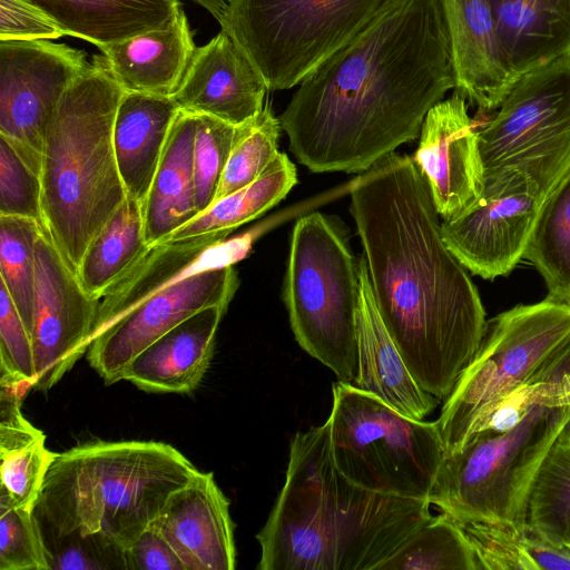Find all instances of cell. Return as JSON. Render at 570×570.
<instances>
[{"instance_id":"41","label":"cell","mask_w":570,"mask_h":570,"mask_svg":"<svg viewBox=\"0 0 570 570\" xmlns=\"http://www.w3.org/2000/svg\"><path fill=\"white\" fill-rule=\"evenodd\" d=\"M63 36L59 24L32 3L0 0V40H51Z\"/></svg>"},{"instance_id":"39","label":"cell","mask_w":570,"mask_h":570,"mask_svg":"<svg viewBox=\"0 0 570 570\" xmlns=\"http://www.w3.org/2000/svg\"><path fill=\"white\" fill-rule=\"evenodd\" d=\"M40 175L0 136V215L42 218Z\"/></svg>"},{"instance_id":"28","label":"cell","mask_w":570,"mask_h":570,"mask_svg":"<svg viewBox=\"0 0 570 570\" xmlns=\"http://www.w3.org/2000/svg\"><path fill=\"white\" fill-rule=\"evenodd\" d=\"M458 523L472 547L479 570H570V546L527 522Z\"/></svg>"},{"instance_id":"31","label":"cell","mask_w":570,"mask_h":570,"mask_svg":"<svg viewBox=\"0 0 570 570\" xmlns=\"http://www.w3.org/2000/svg\"><path fill=\"white\" fill-rule=\"evenodd\" d=\"M523 258L542 276L546 298L570 306V167L546 198Z\"/></svg>"},{"instance_id":"19","label":"cell","mask_w":570,"mask_h":570,"mask_svg":"<svg viewBox=\"0 0 570 570\" xmlns=\"http://www.w3.org/2000/svg\"><path fill=\"white\" fill-rule=\"evenodd\" d=\"M186 570H233L236 567L229 501L212 472H200L167 501L153 522Z\"/></svg>"},{"instance_id":"36","label":"cell","mask_w":570,"mask_h":570,"mask_svg":"<svg viewBox=\"0 0 570 570\" xmlns=\"http://www.w3.org/2000/svg\"><path fill=\"white\" fill-rule=\"evenodd\" d=\"M56 456L47 449L43 433L29 443L0 451V504L33 512Z\"/></svg>"},{"instance_id":"25","label":"cell","mask_w":570,"mask_h":570,"mask_svg":"<svg viewBox=\"0 0 570 570\" xmlns=\"http://www.w3.org/2000/svg\"><path fill=\"white\" fill-rule=\"evenodd\" d=\"M501 49L515 79L570 57V0H489Z\"/></svg>"},{"instance_id":"13","label":"cell","mask_w":570,"mask_h":570,"mask_svg":"<svg viewBox=\"0 0 570 570\" xmlns=\"http://www.w3.org/2000/svg\"><path fill=\"white\" fill-rule=\"evenodd\" d=\"M89 65L85 51L65 43L0 40V136L39 175L52 114Z\"/></svg>"},{"instance_id":"37","label":"cell","mask_w":570,"mask_h":570,"mask_svg":"<svg viewBox=\"0 0 570 570\" xmlns=\"http://www.w3.org/2000/svg\"><path fill=\"white\" fill-rule=\"evenodd\" d=\"M197 118L193 166L196 202L200 214L216 199L238 126L206 115H197Z\"/></svg>"},{"instance_id":"34","label":"cell","mask_w":570,"mask_h":570,"mask_svg":"<svg viewBox=\"0 0 570 570\" xmlns=\"http://www.w3.org/2000/svg\"><path fill=\"white\" fill-rule=\"evenodd\" d=\"M527 523L566 542L570 528V440L558 436L532 485Z\"/></svg>"},{"instance_id":"15","label":"cell","mask_w":570,"mask_h":570,"mask_svg":"<svg viewBox=\"0 0 570 570\" xmlns=\"http://www.w3.org/2000/svg\"><path fill=\"white\" fill-rule=\"evenodd\" d=\"M237 287V273L229 265L202 271L166 288L91 340L90 366L106 385L124 380L129 363L149 344L204 308H227Z\"/></svg>"},{"instance_id":"18","label":"cell","mask_w":570,"mask_h":570,"mask_svg":"<svg viewBox=\"0 0 570 570\" xmlns=\"http://www.w3.org/2000/svg\"><path fill=\"white\" fill-rule=\"evenodd\" d=\"M268 90L265 79L245 52L220 31L206 45L196 47L171 98L180 111L239 126L263 110Z\"/></svg>"},{"instance_id":"23","label":"cell","mask_w":570,"mask_h":570,"mask_svg":"<svg viewBox=\"0 0 570 570\" xmlns=\"http://www.w3.org/2000/svg\"><path fill=\"white\" fill-rule=\"evenodd\" d=\"M98 49L109 73L124 91L171 97L187 71L196 46L181 9L163 29Z\"/></svg>"},{"instance_id":"14","label":"cell","mask_w":570,"mask_h":570,"mask_svg":"<svg viewBox=\"0 0 570 570\" xmlns=\"http://www.w3.org/2000/svg\"><path fill=\"white\" fill-rule=\"evenodd\" d=\"M100 299L80 284L45 227L37 240V277L29 326L37 380L48 391L87 354Z\"/></svg>"},{"instance_id":"45","label":"cell","mask_w":570,"mask_h":570,"mask_svg":"<svg viewBox=\"0 0 570 570\" xmlns=\"http://www.w3.org/2000/svg\"><path fill=\"white\" fill-rule=\"evenodd\" d=\"M566 542L570 546V528L567 532V535H566Z\"/></svg>"},{"instance_id":"16","label":"cell","mask_w":570,"mask_h":570,"mask_svg":"<svg viewBox=\"0 0 570 570\" xmlns=\"http://www.w3.org/2000/svg\"><path fill=\"white\" fill-rule=\"evenodd\" d=\"M413 161L425 178L442 220L465 213L479 198L485 170L478 130L456 90L426 114Z\"/></svg>"},{"instance_id":"7","label":"cell","mask_w":570,"mask_h":570,"mask_svg":"<svg viewBox=\"0 0 570 570\" xmlns=\"http://www.w3.org/2000/svg\"><path fill=\"white\" fill-rule=\"evenodd\" d=\"M358 262L344 228L313 212L294 225L283 299L296 342L337 381L357 374Z\"/></svg>"},{"instance_id":"44","label":"cell","mask_w":570,"mask_h":570,"mask_svg":"<svg viewBox=\"0 0 570 570\" xmlns=\"http://www.w3.org/2000/svg\"><path fill=\"white\" fill-rule=\"evenodd\" d=\"M559 436L570 440V417L568 419L567 423L564 424Z\"/></svg>"},{"instance_id":"9","label":"cell","mask_w":570,"mask_h":570,"mask_svg":"<svg viewBox=\"0 0 570 570\" xmlns=\"http://www.w3.org/2000/svg\"><path fill=\"white\" fill-rule=\"evenodd\" d=\"M399 0H230L219 22L265 79L289 89Z\"/></svg>"},{"instance_id":"33","label":"cell","mask_w":570,"mask_h":570,"mask_svg":"<svg viewBox=\"0 0 570 570\" xmlns=\"http://www.w3.org/2000/svg\"><path fill=\"white\" fill-rule=\"evenodd\" d=\"M42 229L35 219L0 215V282L28 332L36 294L37 240Z\"/></svg>"},{"instance_id":"22","label":"cell","mask_w":570,"mask_h":570,"mask_svg":"<svg viewBox=\"0 0 570 570\" xmlns=\"http://www.w3.org/2000/svg\"><path fill=\"white\" fill-rule=\"evenodd\" d=\"M224 306L204 308L142 350L124 380L155 393H189L202 381L213 356Z\"/></svg>"},{"instance_id":"43","label":"cell","mask_w":570,"mask_h":570,"mask_svg":"<svg viewBox=\"0 0 570 570\" xmlns=\"http://www.w3.org/2000/svg\"><path fill=\"white\" fill-rule=\"evenodd\" d=\"M206 9L218 22L222 21L230 0H194Z\"/></svg>"},{"instance_id":"4","label":"cell","mask_w":570,"mask_h":570,"mask_svg":"<svg viewBox=\"0 0 570 570\" xmlns=\"http://www.w3.org/2000/svg\"><path fill=\"white\" fill-rule=\"evenodd\" d=\"M197 472L167 443H85L57 453L35 511L55 541L88 539L124 558V550Z\"/></svg>"},{"instance_id":"5","label":"cell","mask_w":570,"mask_h":570,"mask_svg":"<svg viewBox=\"0 0 570 570\" xmlns=\"http://www.w3.org/2000/svg\"><path fill=\"white\" fill-rule=\"evenodd\" d=\"M122 88L102 56L63 92L41 157L43 227L76 272L90 242L127 198L112 144Z\"/></svg>"},{"instance_id":"12","label":"cell","mask_w":570,"mask_h":570,"mask_svg":"<svg viewBox=\"0 0 570 570\" xmlns=\"http://www.w3.org/2000/svg\"><path fill=\"white\" fill-rule=\"evenodd\" d=\"M546 196L515 168L485 174L476 202L441 222L442 237L460 263L487 281L509 275L523 258Z\"/></svg>"},{"instance_id":"11","label":"cell","mask_w":570,"mask_h":570,"mask_svg":"<svg viewBox=\"0 0 570 570\" xmlns=\"http://www.w3.org/2000/svg\"><path fill=\"white\" fill-rule=\"evenodd\" d=\"M476 130L485 174L515 168L547 198L570 167V57L521 75Z\"/></svg>"},{"instance_id":"35","label":"cell","mask_w":570,"mask_h":570,"mask_svg":"<svg viewBox=\"0 0 570 570\" xmlns=\"http://www.w3.org/2000/svg\"><path fill=\"white\" fill-rule=\"evenodd\" d=\"M281 122L269 105L249 121L239 125L228 156L216 199L256 180L279 153Z\"/></svg>"},{"instance_id":"42","label":"cell","mask_w":570,"mask_h":570,"mask_svg":"<svg viewBox=\"0 0 570 570\" xmlns=\"http://www.w3.org/2000/svg\"><path fill=\"white\" fill-rule=\"evenodd\" d=\"M124 566L130 570H186L154 523L124 550Z\"/></svg>"},{"instance_id":"6","label":"cell","mask_w":570,"mask_h":570,"mask_svg":"<svg viewBox=\"0 0 570 570\" xmlns=\"http://www.w3.org/2000/svg\"><path fill=\"white\" fill-rule=\"evenodd\" d=\"M569 417L570 403L547 401L508 430L474 433L444 458L430 503L458 522L525 523L535 476Z\"/></svg>"},{"instance_id":"3","label":"cell","mask_w":570,"mask_h":570,"mask_svg":"<svg viewBox=\"0 0 570 570\" xmlns=\"http://www.w3.org/2000/svg\"><path fill=\"white\" fill-rule=\"evenodd\" d=\"M429 500L367 491L345 478L330 424L294 434L285 483L256 539L258 570H375L433 515Z\"/></svg>"},{"instance_id":"8","label":"cell","mask_w":570,"mask_h":570,"mask_svg":"<svg viewBox=\"0 0 570 570\" xmlns=\"http://www.w3.org/2000/svg\"><path fill=\"white\" fill-rule=\"evenodd\" d=\"M334 462L354 484L386 495L429 500L445 458L436 422L407 417L371 393L332 386Z\"/></svg>"},{"instance_id":"30","label":"cell","mask_w":570,"mask_h":570,"mask_svg":"<svg viewBox=\"0 0 570 570\" xmlns=\"http://www.w3.org/2000/svg\"><path fill=\"white\" fill-rule=\"evenodd\" d=\"M297 183L296 168L278 153L262 175L246 187L214 202L206 210L175 230L166 240L207 234L229 235L282 200Z\"/></svg>"},{"instance_id":"38","label":"cell","mask_w":570,"mask_h":570,"mask_svg":"<svg viewBox=\"0 0 570 570\" xmlns=\"http://www.w3.org/2000/svg\"><path fill=\"white\" fill-rule=\"evenodd\" d=\"M51 569L36 512L0 504V570Z\"/></svg>"},{"instance_id":"21","label":"cell","mask_w":570,"mask_h":570,"mask_svg":"<svg viewBox=\"0 0 570 570\" xmlns=\"http://www.w3.org/2000/svg\"><path fill=\"white\" fill-rule=\"evenodd\" d=\"M358 275L357 374L352 385L407 417L423 420L440 400L416 383L387 332L376 307L364 255L358 261Z\"/></svg>"},{"instance_id":"10","label":"cell","mask_w":570,"mask_h":570,"mask_svg":"<svg viewBox=\"0 0 570 570\" xmlns=\"http://www.w3.org/2000/svg\"><path fill=\"white\" fill-rule=\"evenodd\" d=\"M570 337V306L544 298L487 321L481 343L435 421L446 455L459 452L494 407Z\"/></svg>"},{"instance_id":"32","label":"cell","mask_w":570,"mask_h":570,"mask_svg":"<svg viewBox=\"0 0 570 570\" xmlns=\"http://www.w3.org/2000/svg\"><path fill=\"white\" fill-rule=\"evenodd\" d=\"M375 570H479L460 524L442 512L420 525Z\"/></svg>"},{"instance_id":"20","label":"cell","mask_w":570,"mask_h":570,"mask_svg":"<svg viewBox=\"0 0 570 570\" xmlns=\"http://www.w3.org/2000/svg\"><path fill=\"white\" fill-rule=\"evenodd\" d=\"M456 91L483 112L499 108L517 81L505 62L489 0H441Z\"/></svg>"},{"instance_id":"24","label":"cell","mask_w":570,"mask_h":570,"mask_svg":"<svg viewBox=\"0 0 570 570\" xmlns=\"http://www.w3.org/2000/svg\"><path fill=\"white\" fill-rule=\"evenodd\" d=\"M179 108L171 97L126 92L112 127V144L127 196L140 203L148 195Z\"/></svg>"},{"instance_id":"2","label":"cell","mask_w":570,"mask_h":570,"mask_svg":"<svg viewBox=\"0 0 570 570\" xmlns=\"http://www.w3.org/2000/svg\"><path fill=\"white\" fill-rule=\"evenodd\" d=\"M350 195L381 318L416 383L445 400L485 331L478 288L448 248L410 156H384L352 183Z\"/></svg>"},{"instance_id":"27","label":"cell","mask_w":570,"mask_h":570,"mask_svg":"<svg viewBox=\"0 0 570 570\" xmlns=\"http://www.w3.org/2000/svg\"><path fill=\"white\" fill-rule=\"evenodd\" d=\"M197 115L179 111L142 205L147 244L165 242L198 214L193 151Z\"/></svg>"},{"instance_id":"26","label":"cell","mask_w":570,"mask_h":570,"mask_svg":"<svg viewBox=\"0 0 570 570\" xmlns=\"http://www.w3.org/2000/svg\"><path fill=\"white\" fill-rule=\"evenodd\" d=\"M52 18L66 36L97 48L167 27L180 0H26Z\"/></svg>"},{"instance_id":"29","label":"cell","mask_w":570,"mask_h":570,"mask_svg":"<svg viewBox=\"0 0 570 570\" xmlns=\"http://www.w3.org/2000/svg\"><path fill=\"white\" fill-rule=\"evenodd\" d=\"M148 247L142 203L127 196L85 250L76 271L78 279L100 299Z\"/></svg>"},{"instance_id":"17","label":"cell","mask_w":570,"mask_h":570,"mask_svg":"<svg viewBox=\"0 0 570 570\" xmlns=\"http://www.w3.org/2000/svg\"><path fill=\"white\" fill-rule=\"evenodd\" d=\"M252 235L207 234L150 245L100 298L91 340L166 288L205 269L234 265L249 250ZM91 342V341H90Z\"/></svg>"},{"instance_id":"1","label":"cell","mask_w":570,"mask_h":570,"mask_svg":"<svg viewBox=\"0 0 570 570\" xmlns=\"http://www.w3.org/2000/svg\"><path fill=\"white\" fill-rule=\"evenodd\" d=\"M456 87L441 0H399L301 82L278 118L314 173H363L419 137Z\"/></svg>"},{"instance_id":"40","label":"cell","mask_w":570,"mask_h":570,"mask_svg":"<svg viewBox=\"0 0 570 570\" xmlns=\"http://www.w3.org/2000/svg\"><path fill=\"white\" fill-rule=\"evenodd\" d=\"M0 374L36 384L33 348L28 328L6 287L0 285Z\"/></svg>"}]
</instances>
